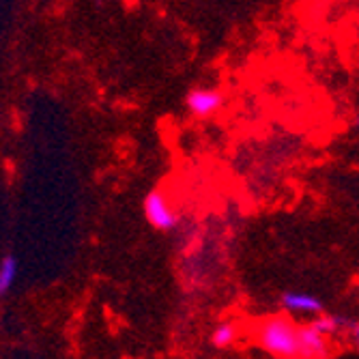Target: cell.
<instances>
[{
	"instance_id": "1",
	"label": "cell",
	"mask_w": 359,
	"mask_h": 359,
	"mask_svg": "<svg viewBox=\"0 0 359 359\" xmlns=\"http://www.w3.org/2000/svg\"><path fill=\"white\" fill-rule=\"evenodd\" d=\"M258 346L276 359H295L299 348V325L288 316H267L256 325Z\"/></svg>"
},
{
	"instance_id": "7",
	"label": "cell",
	"mask_w": 359,
	"mask_h": 359,
	"mask_svg": "<svg viewBox=\"0 0 359 359\" xmlns=\"http://www.w3.org/2000/svg\"><path fill=\"white\" fill-rule=\"evenodd\" d=\"M15 278H18V258L13 254H7L0 260V297H5L11 290Z\"/></svg>"
},
{
	"instance_id": "3",
	"label": "cell",
	"mask_w": 359,
	"mask_h": 359,
	"mask_svg": "<svg viewBox=\"0 0 359 359\" xmlns=\"http://www.w3.org/2000/svg\"><path fill=\"white\" fill-rule=\"evenodd\" d=\"M224 93L217 88H191L185 95V108L196 118H209L224 106Z\"/></svg>"
},
{
	"instance_id": "6",
	"label": "cell",
	"mask_w": 359,
	"mask_h": 359,
	"mask_svg": "<svg viewBox=\"0 0 359 359\" xmlns=\"http://www.w3.org/2000/svg\"><path fill=\"white\" fill-rule=\"evenodd\" d=\"M346 316H338V314H318V316H314L308 325L314 330V332H318L320 336H325V338H334V336H340V334H344V327H346Z\"/></svg>"
},
{
	"instance_id": "10",
	"label": "cell",
	"mask_w": 359,
	"mask_h": 359,
	"mask_svg": "<svg viewBox=\"0 0 359 359\" xmlns=\"http://www.w3.org/2000/svg\"><path fill=\"white\" fill-rule=\"evenodd\" d=\"M355 123H357V127H359V116H357V121H355Z\"/></svg>"
},
{
	"instance_id": "8",
	"label": "cell",
	"mask_w": 359,
	"mask_h": 359,
	"mask_svg": "<svg viewBox=\"0 0 359 359\" xmlns=\"http://www.w3.org/2000/svg\"><path fill=\"white\" fill-rule=\"evenodd\" d=\"M237 342V325L235 323H219L211 332V344L215 348H228Z\"/></svg>"
},
{
	"instance_id": "4",
	"label": "cell",
	"mask_w": 359,
	"mask_h": 359,
	"mask_svg": "<svg viewBox=\"0 0 359 359\" xmlns=\"http://www.w3.org/2000/svg\"><path fill=\"white\" fill-rule=\"evenodd\" d=\"M280 306L286 312H297V314H325V304L312 295V292L304 290H286L280 295Z\"/></svg>"
},
{
	"instance_id": "5",
	"label": "cell",
	"mask_w": 359,
	"mask_h": 359,
	"mask_svg": "<svg viewBox=\"0 0 359 359\" xmlns=\"http://www.w3.org/2000/svg\"><path fill=\"white\" fill-rule=\"evenodd\" d=\"M330 357V342L325 336L314 332L310 325L299 327V348L297 359H327Z\"/></svg>"
},
{
	"instance_id": "9",
	"label": "cell",
	"mask_w": 359,
	"mask_h": 359,
	"mask_svg": "<svg viewBox=\"0 0 359 359\" xmlns=\"http://www.w3.org/2000/svg\"><path fill=\"white\" fill-rule=\"evenodd\" d=\"M344 336H346V340H348L355 348H359V320H353V318L346 320Z\"/></svg>"
},
{
	"instance_id": "2",
	"label": "cell",
	"mask_w": 359,
	"mask_h": 359,
	"mask_svg": "<svg viewBox=\"0 0 359 359\" xmlns=\"http://www.w3.org/2000/svg\"><path fill=\"white\" fill-rule=\"evenodd\" d=\"M142 211H144L149 226L159 233H170L179 226V213L172 207V203H170V198L166 196L164 189H151L144 196Z\"/></svg>"
}]
</instances>
